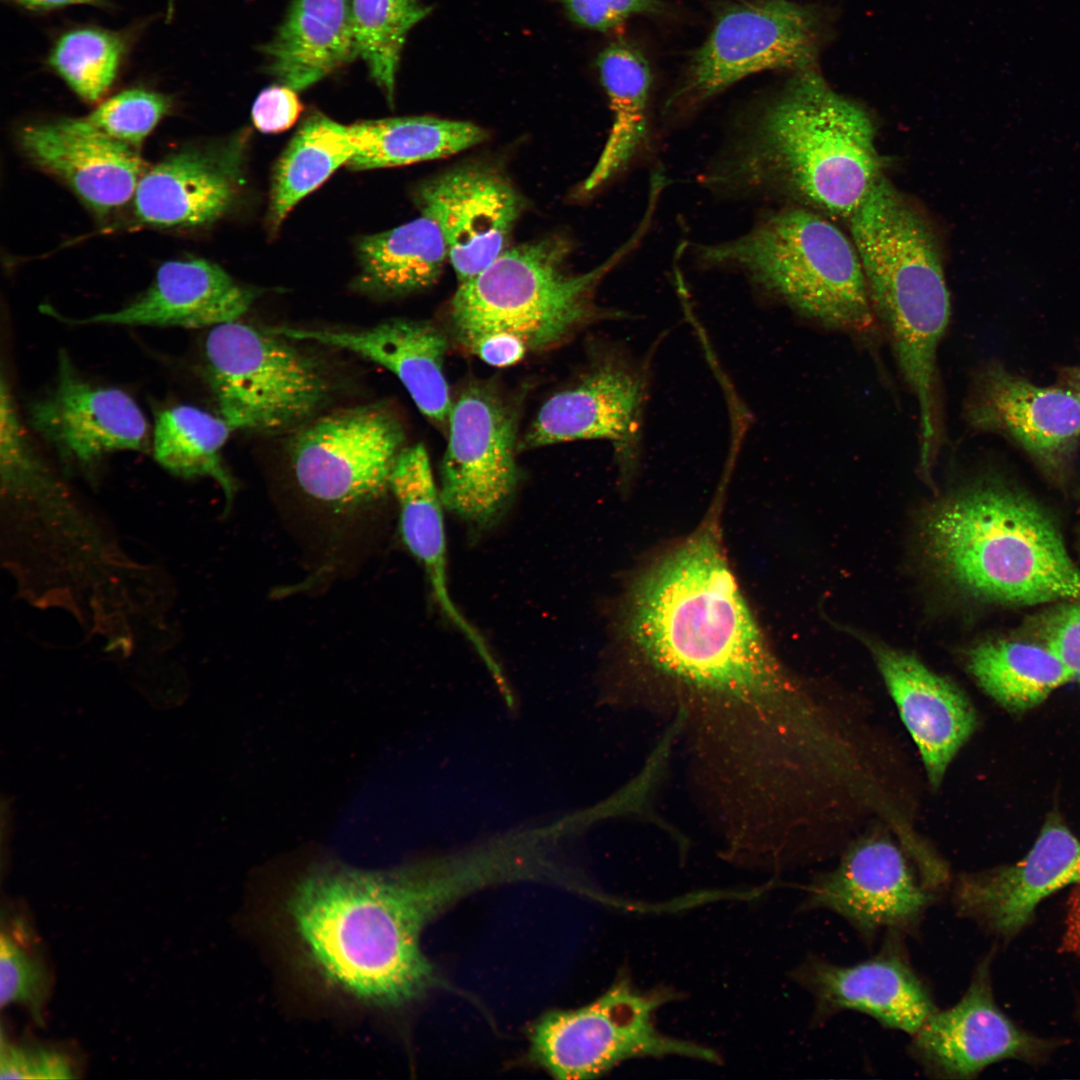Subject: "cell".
Masks as SVG:
<instances>
[{
	"label": "cell",
	"mask_w": 1080,
	"mask_h": 1080,
	"mask_svg": "<svg viewBox=\"0 0 1080 1080\" xmlns=\"http://www.w3.org/2000/svg\"><path fill=\"white\" fill-rule=\"evenodd\" d=\"M726 483L699 525L631 581L619 634L691 713L703 756L768 765L804 748L824 703L780 662L740 589L723 542Z\"/></svg>",
	"instance_id": "1"
},
{
	"label": "cell",
	"mask_w": 1080,
	"mask_h": 1080,
	"mask_svg": "<svg viewBox=\"0 0 1080 1080\" xmlns=\"http://www.w3.org/2000/svg\"><path fill=\"white\" fill-rule=\"evenodd\" d=\"M503 873L486 850L390 874L330 872L307 879L291 913L311 959L331 982L386 1006L424 996L440 983L420 947L424 928Z\"/></svg>",
	"instance_id": "2"
},
{
	"label": "cell",
	"mask_w": 1080,
	"mask_h": 1080,
	"mask_svg": "<svg viewBox=\"0 0 1080 1080\" xmlns=\"http://www.w3.org/2000/svg\"><path fill=\"white\" fill-rule=\"evenodd\" d=\"M882 176L870 114L813 68L735 118L697 180L722 200L785 197L849 219Z\"/></svg>",
	"instance_id": "3"
},
{
	"label": "cell",
	"mask_w": 1080,
	"mask_h": 1080,
	"mask_svg": "<svg viewBox=\"0 0 1080 1080\" xmlns=\"http://www.w3.org/2000/svg\"><path fill=\"white\" fill-rule=\"evenodd\" d=\"M920 536L936 571L974 597L1006 605L1080 599V569L1055 522L1003 484H974L932 504Z\"/></svg>",
	"instance_id": "4"
},
{
	"label": "cell",
	"mask_w": 1080,
	"mask_h": 1080,
	"mask_svg": "<svg viewBox=\"0 0 1080 1080\" xmlns=\"http://www.w3.org/2000/svg\"><path fill=\"white\" fill-rule=\"evenodd\" d=\"M849 221L873 313L917 401L920 433L932 436L943 426L937 354L951 314L936 237L884 176Z\"/></svg>",
	"instance_id": "5"
},
{
	"label": "cell",
	"mask_w": 1080,
	"mask_h": 1080,
	"mask_svg": "<svg viewBox=\"0 0 1080 1080\" xmlns=\"http://www.w3.org/2000/svg\"><path fill=\"white\" fill-rule=\"evenodd\" d=\"M697 266L742 275L800 315L852 336H873L865 275L852 239L817 211L784 205L758 213L736 236L690 244Z\"/></svg>",
	"instance_id": "6"
},
{
	"label": "cell",
	"mask_w": 1080,
	"mask_h": 1080,
	"mask_svg": "<svg viewBox=\"0 0 1080 1080\" xmlns=\"http://www.w3.org/2000/svg\"><path fill=\"white\" fill-rule=\"evenodd\" d=\"M658 208L654 200L647 201L625 242L586 272L568 270L570 246L561 238L505 249L480 273L459 283L449 305L455 337L466 349L490 335L518 339L528 351L559 343L599 314L597 287L643 243Z\"/></svg>",
	"instance_id": "7"
},
{
	"label": "cell",
	"mask_w": 1080,
	"mask_h": 1080,
	"mask_svg": "<svg viewBox=\"0 0 1080 1080\" xmlns=\"http://www.w3.org/2000/svg\"><path fill=\"white\" fill-rule=\"evenodd\" d=\"M830 6L794 0H752L717 18L693 53L680 83L664 102L667 123H678L732 85L769 70L818 68L835 32Z\"/></svg>",
	"instance_id": "8"
},
{
	"label": "cell",
	"mask_w": 1080,
	"mask_h": 1080,
	"mask_svg": "<svg viewBox=\"0 0 1080 1080\" xmlns=\"http://www.w3.org/2000/svg\"><path fill=\"white\" fill-rule=\"evenodd\" d=\"M290 341L238 320L209 331L205 377L233 431H285L304 424L327 400L324 371Z\"/></svg>",
	"instance_id": "9"
},
{
	"label": "cell",
	"mask_w": 1080,
	"mask_h": 1080,
	"mask_svg": "<svg viewBox=\"0 0 1080 1080\" xmlns=\"http://www.w3.org/2000/svg\"><path fill=\"white\" fill-rule=\"evenodd\" d=\"M673 996L666 988L640 990L623 975L589 1004L541 1016L529 1033L528 1056L552 1077L570 1080L598 1077L633 1058L719 1062L713 1049L657 1028L656 1013Z\"/></svg>",
	"instance_id": "10"
},
{
	"label": "cell",
	"mask_w": 1080,
	"mask_h": 1080,
	"mask_svg": "<svg viewBox=\"0 0 1080 1080\" xmlns=\"http://www.w3.org/2000/svg\"><path fill=\"white\" fill-rule=\"evenodd\" d=\"M949 889L880 829L851 841L838 864L805 887L802 906L838 915L869 942L880 935L906 939L919 934L926 913Z\"/></svg>",
	"instance_id": "11"
},
{
	"label": "cell",
	"mask_w": 1080,
	"mask_h": 1080,
	"mask_svg": "<svg viewBox=\"0 0 1080 1080\" xmlns=\"http://www.w3.org/2000/svg\"><path fill=\"white\" fill-rule=\"evenodd\" d=\"M404 431L379 404L341 409L302 426L290 440V466L308 496L337 510L368 504L389 489Z\"/></svg>",
	"instance_id": "12"
},
{
	"label": "cell",
	"mask_w": 1080,
	"mask_h": 1080,
	"mask_svg": "<svg viewBox=\"0 0 1080 1080\" xmlns=\"http://www.w3.org/2000/svg\"><path fill=\"white\" fill-rule=\"evenodd\" d=\"M448 425L439 489L443 506L474 527H486L517 488L514 417L487 388L470 386L452 404Z\"/></svg>",
	"instance_id": "13"
},
{
	"label": "cell",
	"mask_w": 1080,
	"mask_h": 1080,
	"mask_svg": "<svg viewBox=\"0 0 1080 1080\" xmlns=\"http://www.w3.org/2000/svg\"><path fill=\"white\" fill-rule=\"evenodd\" d=\"M968 424L1012 440L1048 476L1063 477L1080 445V401L1061 385L1039 386L990 363L965 405Z\"/></svg>",
	"instance_id": "14"
},
{
	"label": "cell",
	"mask_w": 1080,
	"mask_h": 1080,
	"mask_svg": "<svg viewBox=\"0 0 1080 1080\" xmlns=\"http://www.w3.org/2000/svg\"><path fill=\"white\" fill-rule=\"evenodd\" d=\"M904 941L887 936L878 953L851 965L813 955L797 966L792 978L812 997L814 1022L855 1011L911 1036L938 1007L912 966Z\"/></svg>",
	"instance_id": "15"
},
{
	"label": "cell",
	"mask_w": 1080,
	"mask_h": 1080,
	"mask_svg": "<svg viewBox=\"0 0 1080 1080\" xmlns=\"http://www.w3.org/2000/svg\"><path fill=\"white\" fill-rule=\"evenodd\" d=\"M990 956L976 967L962 997L937 1008L911 1035L908 1052L928 1077L970 1079L1004 1059L1035 1060L1047 1041L1019 1029L997 1006L992 992Z\"/></svg>",
	"instance_id": "16"
},
{
	"label": "cell",
	"mask_w": 1080,
	"mask_h": 1080,
	"mask_svg": "<svg viewBox=\"0 0 1080 1080\" xmlns=\"http://www.w3.org/2000/svg\"><path fill=\"white\" fill-rule=\"evenodd\" d=\"M647 376L634 361L606 360L577 385L551 396L525 434L522 447L602 439L612 442L624 483L640 460Z\"/></svg>",
	"instance_id": "17"
},
{
	"label": "cell",
	"mask_w": 1080,
	"mask_h": 1080,
	"mask_svg": "<svg viewBox=\"0 0 1080 1080\" xmlns=\"http://www.w3.org/2000/svg\"><path fill=\"white\" fill-rule=\"evenodd\" d=\"M32 428L69 464L83 469L118 451H146L148 423L125 391L82 378L60 352L55 384L28 409Z\"/></svg>",
	"instance_id": "18"
},
{
	"label": "cell",
	"mask_w": 1080,
	"mask_h": 1080,
	"mask_svg": "<svg viewBox=\"0 0 1080 1080\" xmlns=\"http://www.w3.org/2000/svg\"><path fill=\"white\" fill-rule=\"evenodd\" d=\"M416 203L440 228L459 283L507 249L525 208L503 174L480 164L457 166L426 180L416 191Z\"/></svg>",
	"instance_id": "19"
},
{
	"label": "cell",
	"mask_w": 1080,
	"mask_h": 1080,
	"mask_svg": "<svg viewBox=\"0 0 1080 1080\" xmlns=\"http://www.w3.org/2000/svg\"><path fill=\"white\" fill-rule=\"evenodd\" d=\"M1079 880L1080 841L1053 818L1020 862L958 875L951 882L950 902L960 918L1011 937L1029 922L1044 898Z\"/></svg>",
	"instance_id": "20"
},
{
	"label": "cell",
	"mask_w": 1080,
	"mask_h": 1080,
	"mask_svg": "<svg viewBox=\"0 0 1080 1080\" xmlns=\"http://www.w3.org/2000/svg\"><path fill=\"white\" fill-rule=\"evenodd\" d=\"M875 664L937 789L956 754L974 733L976 711L952 681L916 656L865 638Z\"/></svg>",
	"instance_id": "21"
},
{
	"label": "cell",
	"mask_w": 1080,
	"mask_h": 1080,
	"mask_svg": "<svg viewBox=\"0 0 1080 1080\" xmlns=\"http://www.w3.org/2000/svg\"><path fill=\"white\" fill-rule=\"evenodd\" d=\"M242 144L187 148L146 169L133 197L136 217L159 227H194L231 208L240 185Z\"/></svg>",
	"instance_id": "22"
},
{
	"label": "cell",
	"mask_w": 1080,
	"mask_h": 1080,
	"mask_svg": "<svg viewBox=\"0 0 1080 1080\" xmlns=\"http://www.w3.org/2000/svg\"><path fill=\"white\" fill-rule=\"evenodd\" d=\"M268 329L292 341L343 349L386 368L425 417L437 425L448 424L453 403L444 373L447 341L432 324L398 318L359 330Z\"/></svg>",
	"instance_id": "23"
},
{
	"label": "cell",
	"mask_w": 1080,
	"mask_h": 1080,
	"mask_svg": "<svg viewBox=\"0 0 1080 1080\" xmlns=\"http://www.w3.org/2000/svg\"><path fill=\"white\" fill-rule=\"evenodd\" d=\"M21 144L39 166L65 182L90 208L106 214L133 199L146 165L135 147L81 119L25 127Z\"/></svg>",
	"instance_id": "24"
},
{
	"label": "cell",
	"mask_w": 1080,
	"mask_h": 1080,
	"mask_svg": "<svg viewBox=\"0 0 1080 1080\" xmlns=\"http://www.w3.org/2000/svg\"><path fill=\"white\" fill-rule=\"evenodd\" d=\"M255 292L238 284L219 265L204 259L162 264L149 289L129 305L78 324L201 328L237 321Z\"/></svg>",
	"instance_id": "25"
},
{
	"label": "cell",
	"mask_w": 1080,
	"mask_h": 1080,
	"mask_svg": "<svg viewBox=\"0 0 1080 1080\" xmlns=\"http://www.w3.org/2000/svg\"><path fill=\"white\" fill-rule=\"evenodd\" d=\"M597 66L612 121L601 153L580 185L582 196L596 194L649 159L657 144L650 107L652 74L644 55L618 41L599 54Z\"/></svg>",
	"instance_id": "26"
},
{
	"label": "cell",
	"mask_w": 1080,
	"mask_h": 1080,
	"mask_svg": "<svg viewBox=\"0 0 1080 1080\" xmlns=\"http://www.w3.org/2000/svg\"><path fill=\"white\" fill-rule=\"evenodd\" d=\"M389 489L399 506L402 539L422 564L442 611L475 646L489 670H496L499 665L483 638L460 613L450 595L444 506L424 445L403 448L393 467Z\"/></svg>",
	"instance_id": "27"
},
{
	"label": "cell",
	"mask_w": 1080,
	"mask_h": 1080,
	"mask_svg": "<svg viewBox=\"0 0 1080 1080\" xmlns=\"http://www.w3.org/2000/svg\"><path fill=\"white\" fill-rule=\"evenodd\" d=\"M263 48L281 84L309 88L358 56L351 0H294Z\"/></svg>",
	"instance_id": "28"
},
{
	"label": "cell",
	"mask_w": 1080,
	"mask_h": 1080,
	"mask_svg": "<svg viewBox=\"0 0 1080 1080\" xmlns=\"http://www.w3.org/2000/svg\"><path fill=\"white\" fill-rule=\"evenodd\" d=\"M355 154L348 163L354 170L404 166L451 156L488 138L487 132L468 121L433 116H405L366 120L350 125Z\"/></svg>",
	"instance_id": "29"
},
{
	"label": "cell",
	"mask_w": 1080,
	"mask_h": 1080,
	"mask_svg": "<svg viewBox=\"0 0 1080 1080\" xmlns=\"http://www.w3.org/2000/svg\"><path fill=\"white\" fill-rule=\"evenodd\" d=\"M358 257L365 287L402 295L434 284L448 251L436 222L421 214L393 229L364 237L358 245Z\"/></svg>",
	"instance_id": "30"
},
{
	"label": "cell",
	"mask_w": 1080,
	"mask_h": 1080,
	"mask_svg": "<svg viewBox=\"0 0 1080 1080\" xmlns=\"http://www.w3.org/2000/svg\"><path fill=\"white\" fill-rule=\"evenodd\" d=\"M966 666L988 696L1013 712L1037 706L1053 690L1074 679L1044 644L1010 639L978 643L968 651Z\"/></svg>",
	"instance_id": "31"
},
{
	"label": "cell",
	"mask_w": 1080,
	"mask_h": 1080,
	"mask_svg": "<svg viewBox=\"0 0 1080 1080\" xmlns=\"http://www.w3.org/2000/svg\"><path fill=\"white\" fill-rule=\"evenodd\" d=\"M355 154L350 126L315 114L297 131L282 154L272 181L269 217L278 226L293 207L323 184Z\"/></svg>",
	"instance_id": "32"
},
{
	"label": "cell",
	"mask_w": 1080,
	"mask_h": 1080,
	"mask_svg": "<svg viewBox=\"0 0 1080 1080\" xmlns=\"http://www.w3.org/2000/svg\"><path fill=\"white\" fill-rule=\"evenodd\" d=\"M219 415L191 405H176L159 411L153 431L155 460L175 476L191 479L210 477L222 487L227 500L235 485L225 469L221 451L230 432Z\"/></svg>",
	"instance_id": "33"
},
{
	"label": "cell",
	"mask_w": 1080,
	"mask_h": 1080,
	"mask_svg": "<svg viewBox=\"0 0 1080 1080\" xmlns=\"http://www.w3.org/2000/svg\"><path fill=\"white\" fill-rule=\"evenodd\" d=\"M430 11L421 0H351L358 56L389 103L408 33Z\"/></svg>",
	"instance_id": "34"
},
{
	"label": "cell",
	"mask_w": 1080,
	"mask_h": 1080,
	"mask_svg": "<svg viewBox=\"0 0 1080 1080\" xmlns=\"http://www.w3.org/2000/svg\"><path fill=\"white\" fill-rule=\"evenodd\" d=\"M123 53L124 44L118 34L84 27L61 35L48 63L78 96L95 102L114 82Z\"/></svg>",
	"instance_id": "35"
},
{
	"label": "cell",
	"mask_w": 1080,
	"mask_h": 1080,
	"mask_svg": "<svg viewBox=\"0 0 1080 1080\" xmlns=\"http://www.w3.org/2000/svg\"><path fill=\"white\" fill-rule=\"evenodd\" d=\"M51 989V975L40 953L25 940L24 928L3 929L0 938L1 1007L20 1004L41 1021Z\"/></svg>",
	"instance_id": "36"
},
{
	"label": "cell",
	"mask_w": 1080,
	"mask_h": 1080,
	"mask_svg": "<svg viewBox=\"0 0 1080 1080\" xmlns=\"http://www.w3.org/2000/svg\"><path fill=\"white\" fill-rule=\"evenodd\" d=\"M169 106L164 95L136 88L114 95L80 119L100 133L137 148L168 112Z\"/></svg>",
	"instance_id": "37"
},
{
	"label": "cell",
	"mask_w": 1080,
	"mask_h": 1080,
	"mask_svg": "<svg viewBox=\"0 0 1080 1080\" xmlns=\"http://www.w3.org/2000/svg\"><path fill=\"white\" fill-rule=\"evenodd\" d=\"M75 1068L64 1052L1 1040V1079H71Z\"/></svg>",
	"instance_id": "38"
},
{
	"label": "cell",
	"mask_w": 1080,
	"mask_h": 1080,
	"mask_svg": "<svg viewBox=\"0 0 1080 1080\" xmlns=\"http://www.w3.org/2000/svg\"><path fill=\"white\" fill-rule=\"evenodd\" d=\"M1040 636L1073 678L1080 681V602L1062 604L1045 615Z\"/></svg>",
	"instance_id": "39"
},
{
	"label": "cell",
	"mask_w": 1080,
	"mask_h": 1080,
	"mask_svg": "<svg viewBox=\"0 0 1080 1080\" xmlns=\"http://www.w3.org/2000/svg\"><path fill=\"white\" fill-rule=\"evenodd\" d=\"M569 17L588 29L607 31L636 14L658 13L659 0H561Z\"/></svg>",
	"instance_id": "40"
},
{
	"label": "cell",
	"mask_w": 1080,
	"mask_h": 1080,
	"mask_svg": "<svg viewBox=\"0 0 1080 1080\" xmlns=\"http://www.w3.org/2000/svg\"><path fill=\"white\" fill-rule=\"evenodd\" d=\"M303 106L296 91L283 84L265 88L252 107L254 126L264 133H279L298 119Z\"/></svg>",
	"instance_id": "41"
},
{
	"label": "cell",
	"mask_w": 1080,
	"mask_h": 1080,
	"mask_svg": "<svg viewBox=\"0 0 1080 1080\" xmlns=\"http://www.w3.org/2000/svg\"><path fill=\"white\" fill-rule=\"evenodd\" d=\"M468 350L495 367H507L521 360L528 351L525 345L510 336L490 335L474 342Z\"/></svg>",
	"instance_id": "42"
},
{
	"label": "cell",
	"mask_w": 1080,
	"mask_h": 1080,
	"mask_svg": "<svg viewBox=\"0 0 1080 1080\" xmlns=\"http://www.w3.org/2000/svg\"><path fill=\"white\" fill-rule=\"evenodd\" d=\"M1063 948L1080 960V880L1068 898Z\"/></svg>",
	"instance_id": "43"
},
{
	"label": "cell",
	"mask_w": 1080,
	"mask_h": 1080,
	"mask_svg": "<svg viewBox=\"0 0 1080 1080\" xmlns=\"http://www.w3.org/2000/svg\"><path fill=\"white\" fill-rule=\"evenodd\" d=\"M15 4L33 11L58 9L70 5L104 6L103 0H10Z\"/></svg>",
	"instance_id": "44"
},
{
	"label": "cell",
	"mask_w": 1080,
	"mask_h": 1080,
	"mask_svg": "<svg viewBox=\"0 0 1080 1080\" xmlns=\"http://www.w3.org/2000/svg\"><path fill=\"white\" fill-rule=\"evenodd\" d=\"M1059 385L1070 390L1080 401V363L1059 371Z\"/></svg>",
	"instance_id": "45"
},
{
	"label": "cell",
	"mask_w": 1080,
	"mask_h": 1080,
	"mask_svg": "<svg viewBox=\"0 0 1080 1080\" xmlns=\"http://www.w3.org/2000/svg\"><path fill=\"white\" fill-rule=\"evenodd\" d=\"M168 1H169V5H168V8H167V15L171 16V10L173 9L172 8L173 7V5H172L173 0H168Z\"/></svg>",
	"instance_id": "46"
},
{
	"label": "cell",
	"mask_w": 1080,
	"mask_h": 1080,
	"mask_svg": "<svg viewBox=\"0 0 1080 1080\" xmlns=\"http://www.w3.org/2000/svg\"><path fill=\"white\" fill-rule=\"evenodd\" d=\"M910 809H911V806H910ZM910 809H909V814H910ZM909 814H908V816H909ZM907 819H908V818H907ZM888 829H889V828H888ZM890 830H891V829H890ZM893 831H895V830H893Z\"/></svg>",
	"instance_id": "47"
}]
</instances>
